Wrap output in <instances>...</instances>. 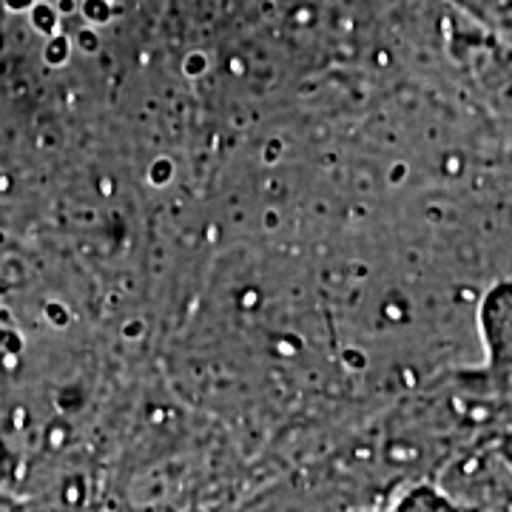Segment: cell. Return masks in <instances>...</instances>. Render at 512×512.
Masks as SVG:
<instances>
[{"instance_id": "obj_1", "label": "cell", "mask_w": 512, "mask_h": 512, "mask_svg": "<svg viewBox=\"0 0 512 512\" xmlns=\"http://www.w3.org/2000/svg\"><path fill=\"white\" fill-rule=\"evenodd\" d=\"M495 450H498V456L504 458V464L510 467L512 473V427L507 433H501V436L495 439Z\"/></svg>"}]
</instances>
